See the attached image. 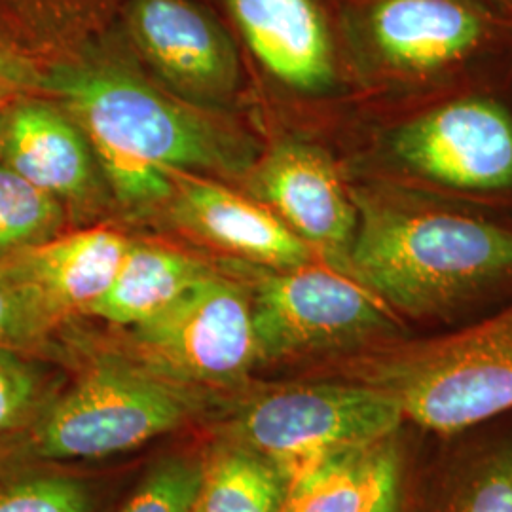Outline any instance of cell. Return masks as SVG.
Returning <instances> with one entry per match:
<instances>
[{
    "instance_id": "6da1fadb",
    "label": "cell",
    "mask_w": 512,
    "mask_h": 512,
    "mask_svg": "<svg viewBox=\"0 0 512 512\" xmlns=\"http://www.w3.org/2000/svg\"><path fill=\"white\" fill-rule=\"evenodd\" d=\"M349 275L397 315L450 321L512 283V228L406 196H355Z\"/></svg>"
},
{
    "instance_id": "7a4b0ae2",
    "label": "cell",
    "mask_w": 512,
    "mask_h": 512,
    "mask_svg": "<svg viewBox=\"0 0 512 512\" xmlns=\"http://www.w3.org/2000/svg\"><path fill=\"white\" fill-rule=\"evenodd\" d=\"M99 156L116 196L148 205L173 196L179 173L224 169L232 145L202 116L137 76L99 63H67L42 78Z\"/></svg>"
},
{
    "instance_id": "3957f363",
    "label": "cell",
    "mask_w": 512,
    "mask_h": 512,
    "mask_svg": "<svg viewBox=\"0 0 512 512\" xmlns=\"http://www.w3.org/2000/svg\"><path fill=\"white\" fill-rule=\"evenodd\" d=\"M340 380L368 385L406 425L450 437L512 414V302L463 329L351 355Z\"/></svg>"
},
{
    "instance_id": "277c9868",
    "label": "cell",
    "mask_w": 512,
    "mask_h": 512,
    "mask_svg": "<svg viewBox=\"0 0 512 512\" xmlns=\"http://www.w3.org/2000/svg\"><path fill=\"white\" fill-rule=\"evenodd\" d=\"M251 311L258 363L351 357L408 336L399 315L355 277L313 262L262 275Z\"/></svg>"
},
{
    "instance_id": "5b68a950",
    "label": "cell",
    "mask_w": 512,
    "mask_h": 512,
    "mask_svg": "<svg viewBox=\"0 0 512 512\" xmlns=\"http://www.w3.org/2000/svg\"><path fill=\"white\" fill-rule=\"evenodd\" d=\"M406 427L380 391L351 380L277 385L255 395L232 439L270 459L291 484L332 456L389 439Z\"/></svg>"
},
{
    "instance_id": "8992f818",
    "label": "cell",
    "mask_w": 512,
    "mask_h": 512,
    "mask_svg": "<svg viewBox=\"0 0 512 512\" xmlns=\"http://www.w3.org/2000/svg\"><path fill=\"white\" fill-rule=\"evenodd\" d=\"M196 408L181 384L154 372L97 366L33 423L29 452L48 461L109 458L179 429Z\"/></svg>"
},
{
    "instance_id": "52a82bcc",
    "label": "cell",
    "mask_w": 512,
    "mask_h": 512,
    "mask_svg": "<svg viewBox=\"0 0 512 512\" xmlns=\"http://www.w3.org/2000/svg\"><path fill=\"white\" fill-rule=\"evenodd\" d=\"M133 344L150 372L175 384H236L258 363L251 298L209 272L133 327Z\"/></svg>"
},
{
    "instance_id": "ba28073f",
    "label": "cell",
    "mask_w": 512,
    "mask_h": 512,
    "mask_svg": "<svg viewBox=\"0 0 512 512\" xmlns=\"http://www.w3.org/2000/svg\"><path fill=\"white\" fill-rule=\"evenodd\" d=\"M391 150L431 183L465 192L512 186V116L488 97H461L403 124Z\"/></svg>"
},
{
    "instance_id": "9c48e42d",
    "label": "cell",
    "mask_w": 512,
    "mask_h": 512,
    "mask_svg": "<svg viewBox=\"0 0 512 512\" xmlns=\"http://www.w3.org/2000/svg\"><path fill=\"white\" fill-rule=\"evenodd\" d=\"M499 18L484 0H365L359 31L389 73L429 78L484 50Z\"/></svg>"
},
{
    "instance_id": "30bf717a",
    "label": "cell",
    "mask_w": 512,
    "mask_h": 512,
    "mask_svg": "<svg viewBox=\"0 0 512 512\" xmlns=\"http://www.w3.org/2000/svg\"><path fill=\"white\" fill-rule=\"evenodd\" d=\"M128 27L150 65L181 92L220 99L238 86V55L192 0H129Z\"/></svg>"
},
{
    "instance_id": "8fae6325",
    "label": "cell",
    "mask_w": 512,
    "mask_h": 512,
    "mask_svg": "<svg viewBox=\"0 0 512 512\" xmlns=\"http://www.w3.org/2000/svg\"><path fill=\"white\" fill-rule=\"evenodd\" d=\"M256 188L311 249L346 262L357 205L323 150L304 143L277 145L256 171Z\"/></svg>"
},
{
    "instance_id": "7c38bea8",
    "label": "cell",
    "mask_w": 512,
    "mask_h": 512,
    "mask_svg": "<svg viewBox=\"0 0 512 512\" xmlns=\"http://www.w3.org/2000/svg\"><path fill=\"white\" fill-rule=\"evenodd\" d=\"M416 469V512H512V414L450 437Z\"/></svg>"
},
{
    "instance_id": "4fadbf2b",
    "label": "cell",
    "mask_w": 512,
    "mask_h": 512,
    "mask_svg": "<svg viewBox=\"0 0 512 512\" xmlns=\"http://www.w3.org/2000/svg\"><path fill=\"white\" fill-rule=\"evenodd\" d=\"M131 241L107 228L50 238L0 258L40 311L55 325L71 313H86L107 293Z\"/></svg>"
},
{
    "instance_id": "5bb4252c",
    "label": "cell",
    "mask_w": 512,
    "mask_h": 512,
    "mask_svg": "<svg viewBox=\"0 0 512 512\" xmlns=\"http://www.w3.org/2000/svg\"><path fill=\"white\" fill-rule=\"evenodd\" d=\"M173 184L175 217L203 239L272 270L313 262L310 245L270 209L190 173L175 175Z\"/></svg>"
},
{
    "instance_id": "9a60e30c",
    "label": "cell",
    "mask_w": 512,
    "mask_h": 512,
    "mask_svg": "<svg viewBox=\"0 0 512 512\" xmlns=\"http://www.w3.org/2000/svg\"><path fill=\"white\" fill-rule=\"evenodd\" d=\"M258 63L298 92L334 82V44L315 0H224Z\"/></svg>"
},
{
    "instance_id": "2e32d148",
    "label": "cell",
    "mask_w": 512,
    "mask_h": 512,
    "mask_svg": "<svg viewBox=\"0 0 512 512\" xmlns=\"http://www.w3.org/2000/svg\"><path fill=\"white\" fill-rule=\"evenodd\" d=\"M80 128L59 110L23 101L6 114L0 152L6 167L54 198H78L92 183V154Z\"/></svg>"
},
{
    "instance_id": "e0dca14e",
    "label": "cell",
    "mask_w": 512,
    "mask_h": 512,
    "mask_svg": "<svg viewBox=\"0 0 512 512\" xmlns=\"http://www.w3.org/2000/svg\"><path fill=\"white\" fill-rule=\"evenodd\" d=\"M209 272L203 262L181 251L152 243H131L107 293L86 313L133 329L171 306Z\"/></svg>"
},
{
    "instance_id": "ac0fdd59",
    "label": "cell",
    "mask_w": 512,
    "mask_h": 512,
    "mask_svg": "<svg viewBox=\"0 0 512 512\" xmlns=\"http://www.w3.org/2000/svg\"><path fill=\"white\" fill-rule=\"evenodd\" d=\"M406 427L378 444L332 456L298 476L289 484L281 512H365Z\"/></svg>"
},
{
    "instance_id": "d6986e66",
    "label": "cell",
    "mask_w": 512,
    "mask_h": 512,
    "mask_svg": "<svg viewBox=\"0 0 512 512\" xmlns=\"http://www.w3.org/2000/svg\"><path fill=\"white\" fill-rule=\"evenodd\" d=\"M289 482L270 459L228 440L203 461L192 512H281Z\"/></svg>"
},
{
    "instance_id": "ffe728a7",
    "label": "cell",
    "mask_w": 512,
    "mask_h": 512,
    "mask_svg": "<svg viewBox=\"0 0 512 512\" xmlns=\"http://www.w3.org/2000/svg\"><path fill=\"white\" fill-rule=\"evenodd\" d=\"M59 224L57 198L0 165V258L50 239Z\"/></svg>"
},
{
    "instance_id": "44dd1931",
    "label": "cell",
    "mask_w": 512,
    "mask_h": 512,
    "mask_svg": "<svg viewBox=\"0 0 512 512\" xmlns=\"http://www.w3.org/2000/svg\"><path fill=\"white\" fill-rule=\"evenodd\" d=\"M203 463L171 458L158 463L120 512H192Z\"/></svg>"
},
{
    "instance_id": "7402d4cb",
    "label": "cell",
    "mask_w": 512,
    "mask_h": 512,
    "mask_svg": "<svg viewBox=\"0 0 512 512\" xmlns=\"http://www.w3.org/2000/svg\"><path fill=\"white\" fill-rule=\"evenodd\" d=\"M0 512H92V495L71 476H19L0 484Z\"/></svg>"
},
{
    "instance_id": "603a6c76",
    "label": "cell",
    "mask_w": 512,
    "mask_h": 512,
    "mask_svg": "<svg viewBox=\"0 0 512 512\" xmlns=\"http://www.w3.org/2000/svg\"><path fill=\"white\" fill-rule=\"evenodd\" d=\"M40 380L21 351L0 346V440L18 433L35 418Z\"/></svg>"
},
{
    "instance_id": "cb8c5ba5",
    "label": "cell",
    "mask_w": 512,
    "mask_h": 512,
    "mask_svg": "<svg viewBox=\"0 0 512 512\" xmlns=\"http://www.w3.org/2000/svg\"><path fill=\"white\" fill-rule=\"evenodd\" d=\"M52 327L35 300L0 266V346L18 351L37 346Z\"/></svg>"
},
{
    "instance_id": "d4e9b609",
    "label": "cell",
    "mask_w": 512,
    "mask_h": 512,
    "mask_svg": "<svg viewBox=\"0 0 512 512\" xmlns=\"http://www.w3.org/2000/svg\"><path fill=\"white\" fill-rule=\"evenodd\" d=\"M408 429L410 427H406L393 458L389 459L378 490L365 512H416L418 454L408 437Z\"/></svg>"
},
{
    "instance_id": "484cf974",
    "label": "cell",
    "mask_w": 512,
    "mask_h": 512,
    "mask_svg": "<svg viewBox=\"0 0 512 512\" xmlns=\"http://www.w3.org/2000/svg\"><path fill=\"white\" fill-rule=\"evenodd\" d=\"M42 76L35 65L16 50L0 44V97L8 99L40 86Z\"/></svg>"
},
{
    "instance_id": "4316f807",
    "label": "cell",
    "mask_w": 512,
    "mask_h": 512,
    "mask_svg": "<svg viewBox=\"0 0 512 512\" xmlns=\"http://www.w3.org/2000/svg\"><path fill=\"white\" fill-rule=\"evenodd\" d=\"M6 99L4 97H0V143H2V128H4V118H6V114H4V110H2V103H4Z\"/></svg>"
},
{
    "instance_id": "83f0119b",
    "label": "cell",
    "mask_w": 512,
    "mask_h": 512,
    "mask_svg": "<svg viewBox=\"0 0 512 512\" xmlns=\"http://www.w3.org/2000/svg\"><path fill=\"white\" fill-rule=\"evenodd\" d=\"M499 2H511V0H499Z\"/></svg>"
}]
</instances>
